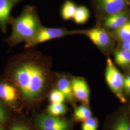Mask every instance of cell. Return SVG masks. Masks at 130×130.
I'll list each match as a JSON object with an SVG mask.
<instances>
[{"instance_id":"6da1fadb","label":"cell","mask_w":130,"mask_h":130,"mask_svg":"<svg viewBox=\"0 0 130 130\" xmlns=\"http://www.w3.org/2000/svg\"><path fill=\"white\" fill-rule=\"evenodd\" d=\"M44 59L41 56L24 55L10 60L11 75L24 98L37 99L44 92L47 80Z\"/></svg>"},{"instance_id":"7a4b0ae2","label":"cell","mask_w":130,"mask_h":130,"mask_svg":"<svg viewBox=\"0 0 130 130\" xmlns=\"http://www.w3.org/2000/svg\"><path fill=\"white\" fill-rule=\"evenodd\" d=\"M42 27L37 15L32 10H27L13 21L12 33L6 42L11 46L27 42Z\"/></svg>"},{"instance_id":"3957f363","label":"cell","mask_w":130,"mask_h":130,"mask_svg":"<svg viewBox=\"0 0 130 130\" xmlns=\"http://www.w3.org/2000/svg\"><path fill=\"white\" fill-rule=\"evenodd\" d=\"M106 79L107 84L112 92L121 102L125 103L126 99L123 94L124 78L109 58L107 60Z\"/></svg>"},{"instance_id":"277c9868","label":"cell","mask_w":130,"mask_h":130,"mask_svg":"<svg viewBox=\"0 0 130 130\" xmlns=\"http://www.w3.org/2000/svg\"><path fill=\"white\" fill-rule=\"evenodd\" d=\"M72 33L64 28H46L42 27L31 39L26 42L25 47L26 48L31 47L42 42L62 37Z\"/></svg>"},{"instance_id":"5b68a950","label":"cell","mask_w":130,"mask_h":130,"mask_svg":"<svg viewBox=\"0 0 130 130\" xmlns=\"http://www.w3.org/2000/svg\"><path fill=\"white\" fill-rule=\"evenodd\" d=\"M97 4L99 9L109 15L126 9L130 0H97Z\"/></svg>"},{"instance_id":"8992f818","label":"cell","mask_w":130,"mask_h":130,"mask_svg":"<svg viewBox=\"0 0 130 130\" xmlns=\"http://www.w3.org/2000/svg\"><path fill=\"white\" fill-rule=\"evenodd\" d=\"M36 122L39 129L65 128L70 129V123L68 121L51 115H39L37 117Z\"/></svg>"},{"instance_id":"52a82bcc","label":"cell","mask_w":130,"mask_h":130,"mask_svg":"<svg viewBox=\"0 0 130 130\" xmlns=\"http://www.w3.org/2000/svg\"><path fill=\"white\" fill-rule=\"evenodd\" d=\"M71 84L74 97L86 105H88L90 91L85 79L80 78H74L71 80Z\"/></svg>"},{"instance_id":"ba28073f","label":"cell","mask_w":130,"mask_h":130,"mask_svg":"<svg viewBox=\"0 0 130 130\" xmlns=\"http://www.w3.org/2000/svg\"><path fill=\"white\" fill-rule=\"evenodd\" d=\"M84 33L94 44L100 48H107L111 44L110 36L103 29H92L86 31Z\"/></svg>"},{"instance_id":"9c48e42d","label":"cell","mask_w":130,"mask_h":130,"mask_svg":"<svg viewBox=\"0 0 130 130\" xmlns=\"http://www.w3.org/2000/svg\"><path fill=\"white\" fill-rule=\"evenodd\" d=\"M128 21V17L126 9L117 14L107 15L105 19L104 25L107 28L116 30Z\"/></svg>"},{"instance_id":"30bf717a","label":"cell","mask_w":130,"mask_h":130,"mask_svg":"<svg viewBox=\"0 0 130 130\" xmlns=\"http://www.w3.org/2000/svg\"><path fill=\"white\" fill-rule=\"evenodd\" d=\"M18 90L13 84L0 82V98L5 102L12 104L18 98Z\"/></svg>"},{"instance_id":"8fae6325","label":"cell","mask_w":130,"mask_h":130,"mask_svg":"<svg viewBox=\"0 0 130 130\" xmlns=\"http://www.w3.org/2000/svg\"><path fill=\"white\" fill-rule=\"evenodd\" d=\"M14 5L13 0H0V29L6 32L10 21V12Z\"/></svg>"},{"instance_id":"7c38bea8","label":"cell","mask_w":130,"mask_h":130,"mask_svg":"<svg viewBox=\"0 0 130 130\" xmlns=\"http://www.w3.org/2000/svg\"><path fill=\"white\" fill-rule=\"evenodd\" d=\"M57 89L63 93L65 98L70 102L74 101V95L71 82L66 78H61L58 79L57 84Z\"/></svg>"},{"instance_id":"4fadbf2b","label":"cell","mask_w":130,"mask_h":130,"mask_svg":"<svg viewBox=\"0 0 130 130\" xmlns=\"http://www.w3.org/2000/svg\"><path fill=\"white\" fill-rule=\"evenodd\" d=\"M74 118L75 120L84 122L92 116V112L87 105H84L77 107L74 111Z\"/></svg>"},{"instance_id":"5bb4252c","label":"cell","mask_w":130,"mask_h":130,"mask_svg":"<svg viewBox=\"0 0 130 130\" xmlns=\"http://www.w3.org/2000/svg\"><path fill=\"white\" fill-rule=\"evenodd\" d=\"M115 58L117 64L125 67L130 64V53L124 50H119L115 52Z\"/></svg>"},{"instance_id":"9a60e30c","label":"cell","mask_w":130,"mask_h":130,"mask_svg":"<svg viewBox=\"0 0 130 130\" xmlns=\"http://www.w3.org/2000/svg\"><path fill=\"white\" fill-rule=\"evenodd\" d=\"M115 34L121 42L130 41V21H128L122 26L116 29Z\"/></svg>"},{"instance_id":"2e32d148","label":"cell","mask_w":130,"mask_h":130,"mask_svg":"<svg viewBox=\"0 0 130 130\" xmlns=\"http://www.w3.org/2000/svg\"><path fill=\"white\" fill-rule=\"evenodd\" d=\"M77 7L73 3L70 1L65 2L62 10V15L64 19L68 20L73 18Z\"/></svg>"},{"instance_id":"e0dca14e","label":"cell","mask_w":130,"mask_h":130,"mask_svg":"<svg viewBox=\"0 0 130 130\" xmlns=\"http://www.w3.org/2000/svg\"><path fill=\"white\" fill-rule=\"evenodd\" d=\"M89 17L88 9L85 6H80L77 8L73 19L77 23L83 24L88 20Z\"/></svg>"},{"instance_id":"ac0fdd59","label":"cell","mask_w":130,"mask_h":130,"mask_svg":"<svg viewBox=\"0 0 130 130\" xmlns=\"http://www.w3.org/2000/svg\"><path fill=\"white\" fill-rule=\"evenodd\" d=\"M67 107L63 103L51 104L48 108V112L53 116H57L64 114L67 112Z\"/></svg>"},{"instance_id":"d6986e66","label":"cell","mask_w":130,"mask_h":130,"mask_svg":"<svg viewBox=\"0 0 130 130\" xmlns=\"http://www.w3.org/2000/svg\"><path fill=\"white\" fill-rule=\"evenodd\" d=\"M112 130H130V122L124 116H120L114 123Z\"/></svg>"},{"instance_id":"ffe728a7","label":"cell","mask_w":130,"mask_h":130,"mask_svg":"<svg viewBox=\"0 0 130 130\" xmlns=\"http://www.w3.org/2000/svg\"><path fill=\"white\" fill-rule=\"evenodd\" d=\"M65 98L63 93L57 89L52 90L49 96V99L51 104L62 103L65 101Z\"/></svg>"},{"instance_id":"44dd1931","label":"cell","mask_w":130,"mask_h":130,"mask_svg":"<svg viewBox=\"0 0 130 130\" xmlns=\"http://www.w3.org/2000/svg\"><path fill=\"white\" fill-rule=\"evenodd\" d=\"M98 124V120L96 118L90 117L84 121L82 130H96Z\"/></svg>"},{"instance_id":"7402d4cb","label":"cell","mask_w":130,"mask_h":130,"mask_svg":"<svg viewBox=\"0 0 130 130\" xmlns=\"http://www.w3.org/2000/svg\"><path fill=\"white\" fill-rule=\"evenodd\" d=\"M7 120V116L6 113L4 108L0 105V124L3 123Z\"/></svg>"},{"instance_id":"603a6c76","label":"cell","mask_w":130,"mask_h":130,"mask_svg":"<svg viewBox=\"0 0 130 130\" xmlns=\"http://www.w3.org/2000/svg\"><path fill=\"white\" fill-rule=\"evenodd\" d=\"M121 49L130 53V41L121 42Z\"/></svg>"},{"instance_id":"cb8c5ba5","label":"cell","mask_w":130,"mask_h":130,"mask_svg":"<svg viewBox=\"0 0 130 130\" xmlns=\"http://www.w3.org/2000/svg\"><path fill=\"white\" fill-rule=\"evenodd\" d=\"M10 130H30L27 126L21 124L14 126Z\"/></svg>"},{"instance_id":"d4e9b609","label":"cell","mask_w":130,"mask_h":130,"mask_svg":"<svg viewBox=\"0 0 130 130\" xmlns=\"http://www.w3.org/2000/svg\"><path fill=\"white\" fill-rule=\"evenodd\" d=\"M124 90L127 94H130V84H124Z\"/></svg>"},{"instance_id":"484cf974","label":"cell","mask_w":130,"mask_h":130,"mask_svg":"<svg viewBox=\"0 0 130 130\" xmlns=\"http://www.w3.org/2000/svg\"><path fill=\"white\" fill-rule=\"evenodd\" d=\"M40 130H70V129H65V128H59V129H50L47 128H41Z\"/></svg>"},{"instance_id":"4316f807","label":"cell","mask_w":130,"mask_h":130,"mask_svg":"<svg viewBox=\"0 0 130 130\" xmlns=\"http://www.w3.org/2000/svg\"><path fill=\"white\" fill-rule=\"evenodd\" d=\"M0 130H4V129L3 127L0 126Z\"/></svg>"}]
</instances>
